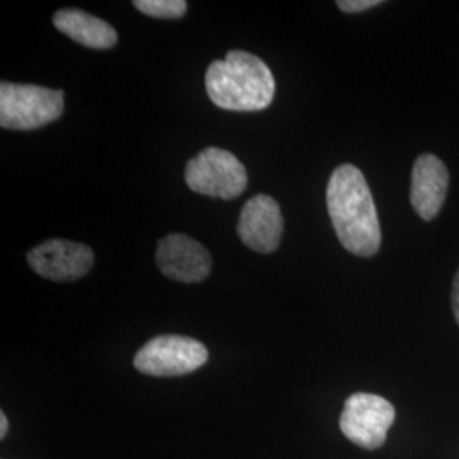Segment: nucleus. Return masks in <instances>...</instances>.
<instances>
[{
  "label": "nucleus",
  "mask_w": 459,
  "mask_h": 459,
  "mask_svg": "<svg viewBox=\"0 0 459 459\" xmlns=\"http://www.w3.org/2000/svg\"><path fill=\"white\" fill-rule=\"evenodd\" d=\"M327 208L333 230L347 252L371 257L381 246V229L371 189L354 165L337 167L327 186Z\"/></svg>",
  "instance_id": "obj_1"
},
{
  "label": "nucleus",
  "mask_w": 459,
  "mask_h": 459,
  "mask_svg": "<svg viewBox=\"0 0 459 459\" xmlns=\"http://www.w3.org/2000/svg\"><path fill=\"white\" fill-rule=\"evenodd\" d=\"M206 92L221 109L254 113L271 106L276 82L259 56L233 49L225 60H216L208 66Z\"/></svg>",
  "instance_id": "obj_2"
},
{
  "label": "nucleus",
  "mask_w": 459,
  "mask_h": 459,
  "mask_svg": "<svg viewBox=\"0 0 459 459\" xmlns=\"http://www.w3.org/2000/svg\"><path fill=\"white\" fill-rule=\"evenodd\" d=\"M64 91L26 83H0V126L38 130L64 115Z\"/></svg>",
  "instance_id": "obj_3"
},
{
  "label": "nucleus",
  "mask_w": 459,
  "mask_h": 459,
  "mask_svg": "<svg viewBox=\"0 0 459 459\" xmlns=\"http://www.w3.org/2000/svg\"><path fill=\"white\" fill-rule=\"evenodd\" d=\"M186 182L197 195L235 199L246 191L248 178L246 167L231 152L210 147L187 162Z\"/></svg>",
  "instance_id": "obj_4"
},
{
  "label": "nucleus",
  "mask_w": 459,
  "mask_h": 459,
  "mask_svg": "<svg viewBox=\"0 0 459 459\" xmlns=\"http://www.w3.org/2000/svg\"><path fill=\"white\" fill-rule=\"evenodd\" d=\"M208 349L196 339L184 335H160L143 345L133 364L148 377H184L208 362Z\"/></svg>",
  "instance_id": "obj_5"
},
{
  "label": "nucleus",
  "mask_w": 459,
  "mask_h": 459,
  "mask_svg": "<svg viewBox=\"0 0 459 459\" xmlns=\"http://www.w3.org/2000/svg\"><path fill=\"white\" fill-rule=\"evenodd\" d=\"M394 422V405L373 394H351L339 420L345 437L368 451L379 449L385 444Z\"/></svg>",
  "instance_id": "obj_6"
},
{
  "label": "nucleus",
  "mask_w": 459,
  "mask_h": 459,
  "mask_svg": "<svg viewBox=\"0 0 459 459\" xmlns=\"http://www.w3.org/2000/svg\"><path fill=\"white\" fill-rule=\"evenodd\" d=\"M28 263L36 274L51 281L81 279L94 265L91 247L64 238H51L34 247L28 254Z\"/></svg>",
  "instance_id": "obj_7"
},
{
  "label": "nucleus",
  "mask_w": 459,
  "mask_h": 459,
  "mask_svg": "<svg viewBox=\"0 0 459 459\" xmlns=\"http://www.w3.org/2000/svg\"><path fill=\"white\" fill-rule=\"evenodd\" d=\"M155 261L164 276L187 284L204 281L213 265L206 247L182 233L167 235L159 242Z\"/></svg>",
  "instance_id": "obj_8"
},
{
  "label": "nucleus",
  "mask_w": 459,
  "mask_h": 459,
  "mask_svg": "<svg viewBox=\"0 0 459 459\" xmlns=\"http://www.w3.org/2000/svg\"><path fill=\"white\" fill-rule=\"evenodd\" d=\"M282 214L278 201L267 195L250 197L242 208L237 233L248 248L259 254H273L282 237Z\"/></svg>",
  "instance_id": "obj_9"
},
{
  "label": "nucleus",
  "mask_w": 459,
  "mask_h": 459,
  "mask_svg": "<svg viewBox=\"0 0 459 459\" xmlns=\"http://www.w3.org/2000/svg\"><path fill=\"white\" fill-rule=\"evenodd\" d=\"M449 172L446 165L430 153L420 155L411 170V201L417 214L430 221L434 220L446 201Z\"/></svg>",
  "instance_id": "obj_10"
},
{
  "label": "nucleus",
  "mask_w": 459,
  "mask_h": 459,
  "mask_svg": "<svg viewBox=\"0 0 459 459\" xmlns=\"http://www.w3.org/2000/svg\"><path fill=\"white\" fill-rule=\"evenodd\" d=\"M53 24L58 31L87 48H113L117 43V33L111 24L79 9L58 11L53 16Z\"/></svg>",
  "instance_id": "obj_11"
},
{
  "label": "nucleus",
  "mask_w": 459,
  "mask_h": 459,
  "mask_svg": "<svg viewBox=\"0 0 459 459\" xmlns=\"http://www.w3.org/2000/svg\"><path fill=\"white\" fill-rule=\"evenodd\" d=\"M133 5L140 13L157 19H179L187 11L184 0H134Z\"/></svg>",
  "instance_id": "obj_12"
},
{
  "label": "nucleus",
  "mask_w": 459,
  "mask_h": 459,
  "mask_svg": "<svg viewBox=\"0 0 459 459\" xmlns=\"http://www.w3.org/2000/svg\"><path fill=\"white\" fill-rule=\"evenodd\" d=\"M379 4H381L379 0H339L337 7L342 13H347V14H356V13L373 9V7H377Z\"/></svg>",
  "instance_id": "obj_13"
},
{
  "label": "nucleus",
  "mask_w": 459,
  "mask_h": 459,
  "mask_svg": "<svg viewBox=\"0 0 459 459\" xmlns=\"http://www.w3.org/2000/svg\"><path fill=\"white\" fill-rule=\"evenodd\" d=\"M453 312H455V318L459 325V271L453 282Z\"/></svg>",
  "instance_id": "obj_14"
},
{
  "label": "nucleus",
  "mask_w": 459,
  "mask_h": 459,
  "mask_svg": "<svg viewBox=\"0 0 459 459\" xmlns=\"http://www.w3.org/2000/svg\"><path fill=\"white\" fill-rule=\"evenodd\" d=\"M9 432V420H7V415L4 411H0V439H5Z\"/></svg>",
  "instance_id": "obj_15"
}]
</instances>
